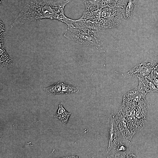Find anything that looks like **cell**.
<instances>
[{"label": "cell", "instance_id": "8992f818", "mask_svg": "<svg viewBox=\"0 0 158 158\" xmlns=\"http://www.w3.org/2000/svg\"><path fill=\"white\" fill-rule=\"evenodd\" d=\"M75 27L88 31L98 32L105 30L102 26L99 20L79 18L75 23Z\"/></svg>", "mask_w": 158, "mask_h": 158}, {"label": "cell", "instance_id": "2e32d148", "mask_svg": "<svg viewBox=\"0 0 158 158\" xmlns=\"http://www.w3.org/2000/svg\"><path fill=\"white\" fill-rule=\"evenodd\" d=\"M44 91L47 94L54 95L61 94L62 82L54 83L47 87L43 89Z\"/></svg>", "mask_w": 158, "mask_h": 158}, {"label": "cell", "instance_id": "277c9868", "mask_svg": "<svg viewBox=\"0 0 158 158\" xmlns=\"http://www.w3.org/2000/svg\"><path fill=\"white\" fill-rule=\"evenodd\" d=\"M123 18L122 8L108 7L101 8L99 20L105 30L118 26Z\"/></svg>", "mask_w": 158, "mask_h": 158}, {"label": "cell", "instance_id": "30bf717a", "mask_svg": "<svg viewBox=\"0 0 158 158\" xmlns=\"http://www.w3.org/2000/svg\"><path fill=\"white\" fill-rule=\"evenodd\" d=\"M5 36H0V66L3 68L7 69L12 67L13 61L9 57L4 48Z\"/></svg>", "mask_w": 158, "mask_h": 158}, {"label": "cell", "instance_id": "44dd1931", "mask_svg": "<svg viewBox=\"0 0 158 158\" xmlns=\"http://www.w3.org/2000/svg\"><path fill=\"white\" fill-rule=\"evenodd\" d=\"M63 158H78V157L77 155L75 156H67V157H63Z\"/></svg>", "mask_w": 158, "mask_h": 158}, {"label": "cell", "instance_id": "8fae6325", "mask_svg": "<svg viewBox=\"0 0 158 158\" xmlns=\"http://www.w3.org/2000/svg\"><path fill=\"white\" fill-rule=\"evenodd\" d=\"M138 0H126L122 8L123 18L129 20L133 16L136 11Z\"/></svg>", "mask_w": 158, "mask_h": 158}, {"label": "cell", "instance_id": "ac0fdd59", "mask_svg": "<svg viewBox=\"0 0 158 158\" xmlns=\"http://www.w3.org/2000/svg\"><path fill=\"white\" fill-rule=\"evenodd\" d=\"M101 8L94 11H87L85 10L81 19H92L99 20L100 16Z\"/></svg>", "mask_w": 158, "mask_h": 158}, {"label": "cell", "instance_id": "5bb4252c", "mask_svg": "<svg viewBox=\"0 0 158 158\" xmlns=\"http://www.w3.org/2000/svg\"><path fill=\"white\" fill-rule=\"evenodd\" d=\"M149 107L148 102L145 99L138 104L135 112V116L137 118L146 121L147 109Z\"/></svg>", "mask_w": 158, "mask_h": 158}, {"label": "cell", "instance_id": "4fadbf2b", "mask_svg": "<svg viewBox=\"0 0 158 158\" xmlns=\"http://www.w3.org/2000/svg\"><path fill=\"white\" fill-rule=\"evenodd\" d=\"M138 79L139 81L138 86L145 95L148 93L158 92V88L146 77Z\"/></svg>", "mask_w": 158, "mask_h": 158}, {"label": "cell", "instance_id": "d6986e66", "mask_svg": "<svg viewBox=\"0 0 158 158\" xmlns=\"http://www.w3.org/2000/svg\"><path fill=\"white\" fill-rule=\"evenodd\" d=\"M79 89L76 87L65 82H62L61 94L66 95L77 93Z\"/></svg>", "mask_w": 158, "mask_h": 158}, {"label": "cell", "instance_id": "52a82bcc", "mask_svg": "<svg viewBox=\"0 0 158 158\" xmlns=\"http://www.w3.org/2000/svg\"><path fill=\"white\" fill-rule=\"evenodd\" d=\"M117 122L120 132L127 140L132 141L134 135L130 129L128 121L125 116L118 111L116 114Z\"/></svg>", "mask_w": 158, "mask_h": 158}, {"label": "cell", "instance_id": "9c48e42d", "mask_svg": "<svg viewBox=\"0 0 158 158\" xmlns=\"http://www.w3.org/2000/svg\"><path fill=\"white\" fill-rule=\"evenodd\" d=\"M108 147L114 140L121 134L119 131L116 120V114H111L108 119Z\"/></svg>", "mask_w": 158, "mask_h": 158}, {"label": "cell", "instance_id": "9a60e30c", "mask_svg": "<svg viewBox=\"0 0 158 158\" xmlns=\"http://www.w3.org/2000/svg\"><path fill=\"white\" fill-rule=\"evenodd\" d=\"M57 107V111L55 114L54 117L59 119L63 124H66L71 114L66 111L62 102L59 104Z\"/></svg>", "mask_w": 158, "mask_h": 158}, {"label": "cell", "instance_id": "7a4b0ae2", "mask_svg": "<svg viewBox=\"0 0 158 158\" xmlns=\"http://www.w3.org/2000/svg\"><path fill=\"white\" fill-rule=\"evenodd\" d=\"M64 36L71 40L81 44H87L100 47L102 41L97 32H91L73 26L68 27Z\"/></svg>", "mask_w": 158, "mask_h": 158}, {"label": "cell", "instance_id": "d4e9b609", "mask_svg": "<svg viewBox=\"0 0 158 158\" xmlns=\"http://www.w3.org/2000/svg\"><path fill=\"white\" fill-rule=\"evenodd\" d=\"M101 0V1L102 0Z\"/></svg>", "mask_w": 158, "mask_h": 158}, {"label": "cell", "instance_id": "6da1fadb", "mask_svg": "<svg viewBox=\"0 0 158 158\" xmlns=\"http://www.w3.org/2000/svg\"><path fill=\"white\" fill-rule=\"evenodd\" d=\"M70 1L62 2L45 0H25L18 16L11 25V28L31 22L48 18L65 23L68 27L74 26L77 21L66 17L64 13L65 5Z\"/></svg>", "mask_w": 158, "mask_h": 158}, {"label": "cell", "instance_id": "7402d4cb", "mask_svg": "<svg viewBox=\"0 0 158 158\" xmlns=\"http://www.w3.org/2000/svg\"><path fill=\"white\" fill-rule=\"evenodd\" d=\"M154 68L158 70V63L156 64Z\"/></svg>", "mask_w": 158, "mask_h": 158}, {"label": "cell", "instance_id": "ffe728a7", "mask_svg": "<svg viewBox=\"0 0 158 158\" xmlns=\"http://www.w3.org/2000/svg\"><path fill=\"white\" fill-rule=\"evenodd\" d=\"M87 11H94L101 8V0H87L83 1Z\"/></svg>", "mask_w": 158, "mask_h": 158}, {"label": "cell", "instance_id": "7c38bea8", "mask_svg": "<svg viewBox=\"0 0 158 158\" xmlns=\"http://www.w3.org/2000/svg\"><path fill=\"white\" fill-rule=\"evenodd\" d=\"M128 123L131 131L134 135L140 130L144 126L146 121L138 119L133 116H125Z\"/></svg>", "mask_w": 158, "mask_h": 158}, {"label": "cell", "instance_id": "3957f363", "mask_svg": "<svg viewBox=\"0 0 158 158\" xmlns=\"http://www.w3.org/2000/svg\"><path fill=\"white\" fill-rule=\"evenodd\" d=\"M133 147L132 141L127 140L121 134L114 140L107 151L111 157H135V155L130 154Z\"/></svg>", "mask_w": 158, "mask_h": 158}, {"label": "cell", "instance_id": "e0dca14e", "mask_svg": "<svg viewBox=\"0 0 158 158\" xmlns=\"http://www.w3.org/2000/svg\"><path fill=\"white\" fill-rule=\"evenodd\" d=\"M126 1V0H102L101 8L108 7L122 8Z\"/></svg>", "mask_w": 158, "mask_h": 158}, {"label": "cell", "instance_id": "ba28073f", "mask_svg": "<svg viewBox=\"0 0 158 158\" xmlns=\"http://www.w3.org/2000/svg\"><path fill=\"white\" fill-rule=\"evenodd\" d=\"M145 95L138 86L123 94V102L137 104L140 101L145 98Z\"/></svg>", "mask_w": 158, "mask_h": 158}, {"label": "cell", "instance_id": "5b68a950", "mask_svg": "<svg viewBox=\"0 0 158 158\" xmlns=\"http://www.w3.org/2000/svg\"><path fill=\"white\" fill-rule=\"evenodd\" d=\"M156 63L152 59L148 58L139 63L126 73H123V77L126 78L144 77L148 75L154 68Z\"/></svg>", "mask_w": 158, "mask_h": 158}, {"label": "cell", "instance_id": "603a6c76", "mask_svg": "<svg viewBox=\"0 0 158 158\" xmlns=\"http://www.w3.org/2000/svg\"><path fill=\"white\" fill-rule=\"evenodd\" d=\"M4 0H0V3L4 1Z\"/></svg>", "mask_w": 158, "mask_h": 158}, {"label": "cell", "instance_id": "cb8c5ba5", "mask_svg": "<svg viewBox=\"0 0 158 158\" xmlns=\"http://www.w3.org/2000/svg\"><path fill=\"white\" fill-rule=\"evenodd\" d=\"M83 1H85L86 0H82Z\"/></svg>", "mask_w": 158, "mask_h": 158}]
</instances>
